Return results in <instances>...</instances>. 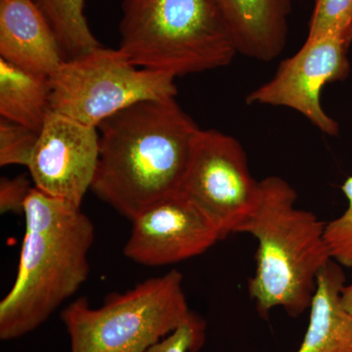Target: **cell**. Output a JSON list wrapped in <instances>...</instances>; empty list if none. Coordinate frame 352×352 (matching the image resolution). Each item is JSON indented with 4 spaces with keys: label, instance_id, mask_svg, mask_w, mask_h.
I'll return each mask as SVG.
<instances>
[{
    "label": "cell",
    "instance_id": "obj_1",
    "mask_svg": "<svg viewBox=\"0 0 352 352\" xmlns=\"http://www.w3.org/2000/svg\"><path fill=\"white\" fill-rule=\"evenodd\" d=\"M97 129L100 152L91 190L116 212L132 221L179 193L201 129L175 97L139 102Z\"/></svg>",
    "mask_w": 352,
    "mask_h": 352
},
{
    "label": "cell",
    "instance_id": "obj_2",
    "mask_svg": "<svg viewBox=\"0 0 352 352\" xmlns=\"http://www.w3.org/2000/svg\"><path fill=\"white\" fill-rule=\"evenodd\" d=\"M25 234L12 288L0 302V340L41 327L89 276L92 220L68 201L32 189L25 201Z\"/></svg>",
    "mask_w": 352,
    "mask_h": 352
},
{
    "label": "cell",
    "instance_id": "obj_3",
    "mask_svg": "<svg viewBox=\"0 0 352 352\" xmlns=\"http://www.w3.org/2000/svg\"><path fill=\"white\" fill-rule=\"evenodd\" d=\"M298 193L279 176L261 182L258 205L240 226L258 242L256 270L248 284L261 317L282 307L298 317L311 307L317 278L331 261L326 222L296 208Z\"/></svg>",
    "mask_w": 352,
    "mask_h": 352
},
{
    "label": "cell",
    "instance_id": "obj_4",
    "mask_svg": "<svg viewBox=\"0 0 352 352\" xmlns=\"http://www.w3.org/2000/svg\"><path fill=\"white\" fill-rule=\"evenodd\" d=\"M119 50L140 68L182 76L222 68L237 54L210 0H124Z\"/></svg>",
    "mask_w": 352,
    "mask_h": 352
},
{
    "label": "cell",
    "instance_id": "obj_5",
    "mask_svg": "<svg viewBox=\"0 0 352 352\" xmlns=\"http://www.w3.org/2000/svg\"><path fill=\"white\" fill-rule=\"evenodd\" d=\"M182 272L173 270L124 293H113L100 307L80 298L61 312L69 352H145L193 320Z\"/></svg>",
    "mask_w": 352,
    "mask_h": 352
},
{
    "label": "cell",
    "instance_id": "obj_6",
    "mask_svg": "<svg viewBox=\"0 0 352 352\" xmlns=\"http://www.w3.org/2000/svg\"><path fill=\"white\" fill-rule=\"evenodd\" d=\"M175 76L135 66L119 50L95 48L50 76V111L98 127L139 102L175 97Z\"/></svg>",
    "mask_w": 352,
    "mask_h": 352
},
{
    "label": "cell",
    "instance_id": "obj_7",
    "mask_svg": "<svg viewBox=\"0 0 352 352\" xmlns=\"http://www.w3.org/2000/svg\"><path fill=\"white\" fill-rule=\"evenodd\" d=\"M179 193L212 220L223 240L238 233L258 205L261 182L252 177L237 139L214 129H200Z\"/></svg>",
    "mask_w": 352,
    "mask_h": 352
},
{
    "label": "cell",
    "instance_id": "obj_8",
    "mask_svg": "<svg viewBox=\"0 0 352 352\" xmlns=\"http://www.w3.org/2000/svg\"><path fill=\"white\" fill-rule=\"evenodd\" d=\"M352 29L308 39L293 56L278 67L272 80L248 95L249 105L281 106L307 118L322 133L339 134V124L324 111L321 92L327 83L346 80L351 73L347 53Z\"/></svg>",
    "mask_w": 352,
    "mask_h": 352
},
{
    "label": "cell",
    "instance_id": "obj_9",
    "mask_svg": "<svg viewBox=\"0 0 352 352\" xmlns=\"http://www.w3.org/2000/svg\"><path fill=\"white\" fill-rule=\"evenodd\" d=\"M99 152L97 127L50 111L28 166L34 187L82 208L94 183Z\"/></svg>",
    "mask_w": 352,
    "mask_h": 352
},
{
    "label": "cell",
    "instance_id": "obj_10",
    "mask_svg": "<svg viewBox=\"0 0 352 352\" xmlns=\"http://www.w3.org/2000/svg\"><path fill=\"white\" fill-rule=\"evenodd\" d=\"M131 222L124 256L148 267L195 258L222 240L212 220L182 193L155 204Z\"/></svg>",
    "mask_w": 352,
    "mask_h": 352
},
{
    "label": "cell",
    "instance_id": "obj_11",
    "mask_svg": "<svg viewBox=\"0 0 352 352\" xmlns=\"http://www.w3.org/2000/svg\"><path fill=\"white\" fill-rule=\"evenodd\" d=\"M0 58L48 76L66 61L56 34L32 0H0Z\"/></svg>",
    "mask_w": 352,
    "mask_h": 352
},
{
    "label": "cell",
    "instance_id": "obj_12",
    "mask_svg": "<svg viewBox=\"0 0 352 352\" xmlns=\"http://www.w3.org/2000/svg\"><path fill=\"white\" fill-rule=\"evenodd\" d=\"M236 51L261 62L276 59L288 41L292 0H210Z\"/></svg>",
    "mask_w": 352,
    "mask_h": 352
},
{
    "label": "cell",
    "instance_id": "obj_13",
    "mask_svg": "<svg viewBox=\"0 0 352 352\" xmlns=\"http://www.w3.org/2000/svg\"><path fill=\"white\" fill-rule=\"evenodd\" d=\"M344 283L342 265L332 259L317 278L307 332L296 352H352V320L340 303Z\"/></svg>",
    "mask_w": 352,
    "mask_h": 352
},
{
    "label": "cell",
    "instance_id": "obj_14",
    "mask_svg": "<svg viewBox=\"0 0 352 352\" xmlns=\"http://www.w3.org/2000/svg\"><path fill=\"white\" fill-rule=\"evenodd\" d=\"M50 76L32 73L0 58V116L41 131L50 112Z\"/></svg>",
    "mask_w": 352,
    "mask_h": 352
},
{
    "label": "cell",
    "instance_id": "obj_15",
    "mask_svg": "<svg viewBox=\"0 0 352 352\" xmlns=\"http://www.w3.org/2000/svg\"><path fill=\"white\" fill-rule=\"evenodd\" d=\"M56 34L65 59L82 56L101 46L88 25L85 0H32Z\"/></svg>",
    "mask_w": 352,
    "mask_h": 352
},
{
    "label": "cell",
    "instance_id": "obj_16",
    "mask_svg": "<svg viewBox=\"0 0 352 352\" xmlns=\"http://www.w3.org/2000/svg\"><path fill=\"white\" fill-rule=\"evenodd\" d=\"M38 131L0 118V166H29Z\"/></svg>",
    "mask_w": 352,
    "mask_h": 352
},
{
    "label": "cell",
    "instance_id": "obj_17",
    "mask_svg": "<svg viewBox=\"0 0 352 352\" xmlns=\"http://www.w3.org/2000/svg\"><path fill=\"white\" fill-rule=\"evenodd\" d=\"M352 29V0H316L308 28V39Z\"/></svg>",
    "mask_w": 352,
    "mask_h": 352
},
{
    "label": "cell",
    "instance_id": "obj_18",
    "mask_svg": "<svg viewBox=\"0 0 352 352\" xmlns=\"http://www.w3.org/2000/svg\"><path fill=\"white\" fill-rule=\"evenodd\" d=\"M342 191L349 205L344 214L326 223L325 239L333 261L352 268V176L342 185Z\"/></svg>",
    "mask_w": 352,
    "mask_h": 352
},
{
    "label": "cell",
    "instance_id": "obj_19",
    "mask_svg": "<svg viewBox=\"0 0 352 352\" xmlns=\"http://www.w3.org/2000/svg\"><path fill=\"white\" fill-rule=\"evenodd\" d=\"M206 339V323L199 315L145 352H197Z\"/></svg>",
    "mask_w": 352,
    "mask_h": 352
},
{
    "label": "cell",
    "instance_id": "obj_20",
    "mask_svg": "<svg viewBox=\"0 0 352 352\" xmlns=\"http://www.w3.org/2000/svg\"><path fill=\"white\" fill-rule=\"evenodd\" d=\"M34 187L31 185V180L28 179L25 175L16 176V177H1L0 180V212L1 214L7 212H24L25 201L29 196L30 192Z\"/></svg>",
    "mask_w": 352,
    "mask_h": 352
},
{
    "label": "cell",
    "instance_id": "obj_21",
    "mask_svg": "<svg viewBox=\"0 0 352 352\" xmlns=\"http://www.w3.org/2000/svg\"><path fill=\"white\" fill-rule=\"evenodd\" d=\"M352 270V268H351ZM340 303L344 311L351 317L352 320V282L351 284L344 285L340 293Z\"/></svg>",
    "mask_w": 352,
    "mask_h": 352
}]
</instances>
